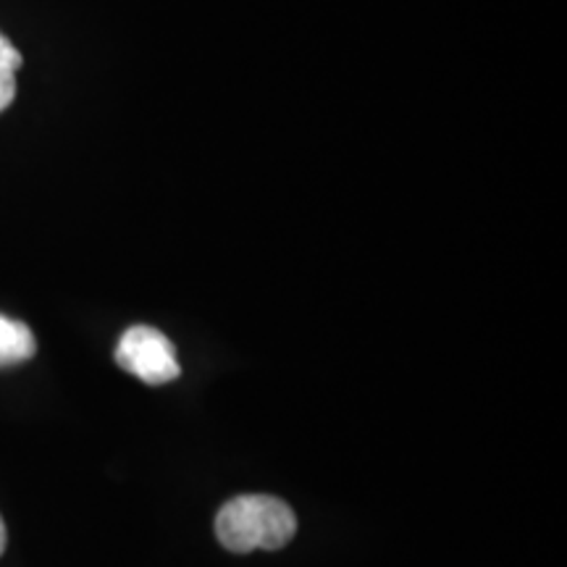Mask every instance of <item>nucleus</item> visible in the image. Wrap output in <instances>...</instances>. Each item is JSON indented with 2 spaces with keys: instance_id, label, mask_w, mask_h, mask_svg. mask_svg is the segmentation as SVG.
Returning <instances> with one entry per match:
<instances>
[{
  "instance_id": "1",
  "label": "nucleus",
  "mask_w": 567,
  "mask_h": 567,
  "mask_svg": "<svg viewBox=\"0 0 567 567\" xmlns=\"http://www.w3.org/2000/svg\"><path fill=\"white\" fill-rule=\"evenodd\" d=\"M297 534V517L284 499L268 494L234 496L216 515V538L237 555L281 549Z\"/></svg>"
},
{
  "instance_id": "2",
  "label": "nucleus",
  "mask_w": 567,
  "mask_h": 567,
  "mask_svg": "<svg viewBox=\"0 0 567 567\" xmlns=\"http://www.w3.org/2000/svg\"><path fill=\"white\" fill-rule=\"evenodd\" d=\"M116 363L151 386L168 384L182 373L172 339L153 326H132L124 331L116 344Z\"/></svg>"
},
{
  "instance_id": "3",
  "label": "nucleus",
  "mask_w": 567,
  "mask_h": 567,
  "mask_svg": "<svg viewBox=\"0 0 567 567\" xmlns=\"http://www.w3.org/2000/svg\"><path fill=\"white\" fill-rule=\"evenodd\" d=\"M34 352H38V342L30 326L0 316V368L24 363Z\"/></svg>"
},
{
  "instance_id": "4",
  "label": "nucleus",
  "mask_w": 567,
  "mask_h": 567,
  "mask_svg": "<svg viewBox=\"0 0 567 567\" xmlns=\"http://www.w3.org/2000/svg\"><path fill=\"white\" fill-rule=\"evenodd\" d=\"M17 97V71L0 66V111H6Z\"/></svg>"
},
{
  "instance_id": "5",
  "label": "nucleus",
  "mask_w": 567,
  "mask_h": 567,
  "mask_svg": "<svg viewBox=\"0 0 567 567\" xmlns=\"http://www.w3.org/2000/svg\"><path fill=\"white\" fill-rule=\"evenodd\" d=\"M0 66L11 71H17L21 66V53L11 45L9 38H3V32H0Z\"/></svg>"
},
{
  "instance_id": "6",
  "label": "nucleus",
  "mask_w": 567,
  "mask_h": 567,
  "mask_svg": "<svg viewBox=\"0 0 567 567\" xmlns=\"http://www.w3.org/2000/svg\"><path fill=\"white\" fill-rule=\"evenodd\" d=\"M6 549V526H3V517H0V555Z\"/></svg>"
}]
</instances>
